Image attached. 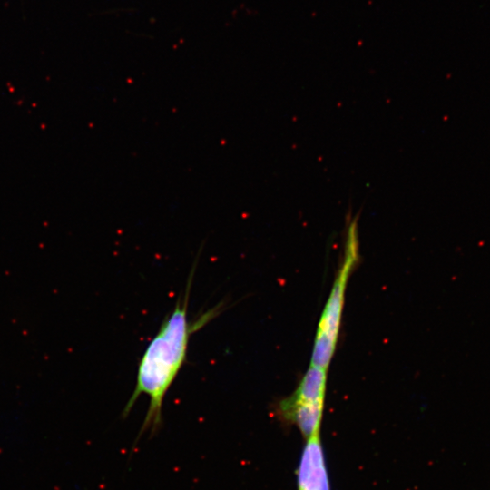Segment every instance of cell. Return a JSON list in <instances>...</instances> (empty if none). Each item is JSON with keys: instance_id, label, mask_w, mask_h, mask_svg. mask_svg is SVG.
<instances>
[{"instance_id": "cell-1", "label": "cell", "mask_w": 490, "mask_h": 490, "mask_svg": "<svg viewBox=\"0 0 490 490\" xmlns=\"http://www.w3.org/2000/svg\"><path fill=\"white\" fill-rule=\"evenodd\" d=\"M194 268L183 296L177 299L173 310L164 318L140 358L136 385L122 410V416L126 417L141 395L149 397L150 404L139 437L147 431L153 435L161 428L163 399L186 361L191 336L218 316L222 309V303H220L193 320L188 318Z\"/></svg>"}, {"instance_id": "cell-3", "label": "cell", "mask_w": 490, "mask_h": 490, "mask_svg": "<svg viewBox=\"0 0 490 490\" xmlns=\"http://www.w3.org/2000/svg\"><path fill=\"white\" fill-rule=\"evenodd\" d=\"M296 475L297 490H331L320 433L306 440Z\"/></svg>"}, {"instance_id": "cell-2", "label": "cell", "mask_w": 490, "mask_h": 490, "mask_svg": "<svg viewBox=\"0 0 490 490\" xmlns=\"http://www.w3.org/2000/svg\"><path fill=\"white\" fill-rule=\"evenodd\" d=\"M348 221L342 266L319 319L312 349L310 365L326 369L332 359L338 338L346 286L358 259V217Z\"/></svg>"}]
</instances>
